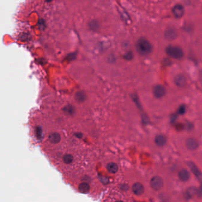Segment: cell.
Masks as SVG:
<instances>
[{"mask_svg":"<svg viewBox=\"0 0 202 202\" xmlns=\"http://www.w3.org/2000/svg\"><path fill=\"white\" fill-rule=\"evenodd\" d=\"M63 110L66 114H69V115L72 114L75 111V109L74 107H72V105H67V106L65 107Z\"/></svg>","mask_w":202,"mask_h":202,"instance_id":"cell-18","label":"cell"},{"mask_svg":"<svg viewBox=\"0 0 202 202\" xmlns=\"http://www.w3.org/2000/svg\"><path fill=\"white\" fill-rule=\"evenodd\" d=\"M61 136L58 133L54 132L49 134V141L53 144L58 143L61 141Z\"/></svg>","mask_w":202,"mask_h":202,"instance_id":"cell-10","label":"cell"},{"mask_svg":"<svg viewBox=\"0 0 202 202\" xmlns=\"http://www.w3.org/2000/svg\"><path fill=\"white\" fill-rule=\"evenodd\" d=\"M75 99L79 102H82L85 100L86 94L84 91H79L75 94Z\"/></svg>","mask_w":202,"mask_h":202,"instance_id":"cell-15","label":"cell"},{"mask_svg":"<svg viewBox=\"0 0 202 202\" xmlns=\"http://www.w3.org/2000/svg\"><path fill=\"white\" fill-rule=\"evenodd\" d=\"M195 193V190L194 188H191V189H190L187 191V194L188 195H190V196H193L194 194Z\"/></svg>","mask_w":202,"mask_h":202,"instance_id":"cell-19","label":"cell"},{"mask_svg":"<svg viewBox=\"0 0 202 202\" xmlns=\"http://www.w3.org/2000/svg\"><path fill=\"white\" fill-rule=\"evenodd\" d=\"M167 53L174 59H180L183 57L184 53L180 47L170 46L167 48Z\"/></svg>","mask_w":202,"mask_h":202,"instance_id":"cell-2","label":"cell"},{"mask_svg":"<svg viewBox=\"0 0 202 202\" xmlns=\"http://www.w3.org/2000/svg\"><path fill=\"white\" fill-rule=\"evenodd\" d=\"M144 190H145V189H144L143 186L141 183H139V182L134 183L132 186V191L134 194H135L136 195L140 196L142 195Z\"/></svg>","mask_w":202,"mask_h":202,"instance_id":"cell-7","label":"cell"},{"mask_svg":"<svg viewBox=\"0 0 202 202\" xmlns=\"http://www.w3.org/2000/svg\"><path fill=\"white\" fill-rule=\"evenodd\" d=\"M177 36V32L173 28H168L165 32V37L168 41L174 40Z\"/></svg>","mask_w":202,"mask_h":202,"instance_id":"cell-5","label":"cell"},{"mask_svg":"<svg viewBox=\"0 0 202 202\" xmlns=\"http://www.w3.org/2000/svg\"><path fill=\"white\" fill-rule=\"evenodd\" d=\"M74 158L73 156L70 154V153H66L65 155H64L63 157V161L64 162V163H66V164H70V163H71L73 161Z\"/></svg>","mask_w":202,"mask_h":202,"instance_id":"cell-16","label":"cell"},{"mask_svg":"<svg viewBox=\"0 0 202 202\" xmlns=\"http://www.w3.org/2000/svg\"><path fill=\"white\" fill-rule=\"evenodd\" d=\"M150 184L153 190H159L163 187V182L160 177L155 176L151 179Z\"/></svg>","mask_w":202,"mask_h":202,"instance_id":"cell-3","label":"cell"},{"mask_svg":"<svg viewBox=\"0 0 202 202\" xmlns=\"http://www.w3.org/2000/svg\"><path fill=\"white\" fill-rule=\"evenodd\" d=\"M199 193L200 195V196H202V184L200 186V190H199Z\"/></svg>","mask_w":202,"mask_h":202,"instance_id":"cell-21","label":"cell"},{"mask_svg":"<svg viewBox=\"0 0 202 202\" xmlns=\"http://www.w3.org/2000/svg\"><path fill=\"white\" fill-rule=\"evenodd\" d=\"M187 147L190 150H195L198 147L197 141L193 138H189L186 142Z\"/></svg>","mask_w":202,"mask_h":202,"instance_id":"cell-9","label":"cell"},{"mask_svg":"<svg viewBox=\"0 0 202 202\" xmlns=\"http://www.w3.org/2000/svg\"><path fill=\"white\" fill-rule=\"evenodd\" d=\"M136 49L139 54L142 55H149L152 49L150 42L145 38L139 39L136 43Z\"/></svg>","mask_w":202,"mask_h":202,"instance_id":"cell-1","label":"cell"},{"mask_svg":"<svg viewBox=\"0 0 202 202\" xmlns=\"http://www.w3.org/2000/svg\"><path fill=\"white\" fill-rule=\"evenodd\" d=\"M155 141L158 146H163L167 142V139L164 136L158 135L155 138Z\"/></svg>","mask_w":202,"mask_h":202,"instance_id":"cell-14","label":"cell"},{"mask_svg":"<svg viewBox=\"0 0 202 202\" xmlns=\"http://www.w3.org/2000/svg\"><path fill=\"white\" fill-rule=\"evenodd\" d=\"M124 57H125V59H126L127 60H130V59L132 58V53H127L126 55H125Z\"/></svg>","mask_w":202,"mask_h":202,"instance_id":"cell-20","label":"cell"},{"mask_svg":"<svg viewBox=\"0 0 202 202\" xmlns=\"http://www.w3.org/2000/svg\"><path fill=\"white\" fill-rule=\"evenodd\" d=\"M89 27L91 30L93 31H97V30L99 27V23L95 21V20H93L91 21L90 24H89Z\"/></svg>","mask_w":202,"mask_h":202,"instance_id":"cell-17","label":"cell"},{"mask_svg":"<svg viewBox=\"0 0 202 202\" xmlns=\"http://www.w3.org/2000/svg\"><path fill=\"white\" fill-rule=\"evenodd\" d=\"M172 13L177 18H180L184 15V9L181 5H176L172 9Z\"/></svg>","mask_w":202,"mask_h":202,"instance_id":"cell-6","label":"cell"},{"mask_svg":"<svg viewBox=\"0 0 202 202\" xmlns=\"http://www.w3.org/2000/svg\"><path fill=\"white\" fill-rule=\"evenodd\" d=\"M153 94L157 98H162L166 94V89L162 85H158L153 89Z\"/></svg>","mask_w":202,"mask_h":202,"instance_id":"cell-4","label":"cell"},{"mask_svg":"<svg viewBox=\"0 0 202 202\" xmlns=\"http://www.w3.org/2000/svg\"><path fill=\"white\" fill-rule=\"evenodd\" d=\"M106 168L107 171L111 174H115L118 171V166L116 163L110 162L107 164Z\"/></svg>","mask_w":202,"mask_h":202,"instance_id":"cell-13","label":"cell"},{"mask_svg":"<svg viewBox=\"0 0 202 202\" xmlns=\"http://www.w3.org/2000/svg\"><path fill=\"white\" fill-rule=\"evenodd\" d=\"M175 83L176 84L180 86V87H182L184 86L187 84V80L186 78L184 75H178L175 78Z\"/></svg>","mask_w":202,"mask_h":202,"instance_id":"cell-8","label":"cell"},{"mask_svg":"<svg viewBox=\"0 0 202 202\" xmlns=\"http://www.w3.org/2000/svg\"><path fill=\"white\" fill-rule=\"evenodd\" d=\"M178 177L181 180L183 181H186L190 178V174L187 170L183 169V170H181L179 172Z\"/></svg>","mask_w":202,"mask_h":202,"instance_id":"cell-11","label":"cell"},{"mask_svg":"<svg viewBox=\"0 0 202 202\" xmlns=\"http://www.w3.org/2000/svg\"><path fill=\"white\" fill-rule=\"evenodd\" d=\"M78 190L82 193H87L90 190V186L87 182H82L78 186Z\"/></svg>","mask_w":202,"mask_h":202,"instance_id":"cell-12","label":"cell"}]
</instances>
